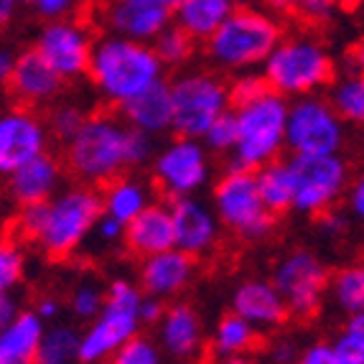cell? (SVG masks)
Returning <instances> with one entry per match:
<instances>
[{
    "instance_id": "1",
    "label": "cell",
    "mask_w": 364,
    "mask_h": 364,
    "mask_svg": "<svg viewBox=\"0 0 364 364\" xmlns=\"http://www.w3.org/2000/svg\"><path fill=\"white\" fill-rule=\"evenodd\" d=\"M102 217V199L95 186H72L43 204L18 209L21 237L31 240L51 260H67L82 247Z\"/></svg>"
},
{
    "instance_id": "2",
    "label": "cell",
    "mask_w": 364,
    "mask_h": 364,
    "mask_svg": "<svg viewBox=\"0 0 364 364\" xmlns=\"http://www.w3.org/2000/svg\"><path fill=\"white\" fill-rule=\"evenodd\" d=\"M164 69L166 67L161 64L151 43L107 33L95 41L87 77L92 79V85L105 102L122 107L151 85L161 82Z\"/></svg>"
},
{
    "instance_id": "3",
    "label": "cell",
    "mask_w": 364,
    "mask_h": 364,
    "mask_svg": "<svg viewBox=\"0 0 364 364\" xmlns=\"http://www.w3.org/2000/svg\"><path fill=\"white\" fill-rule=\"evenodd\" d=\"M283 38V31L273 13L257 8H235L230 18L207 38V56L219 69L250 72L262 67L267 54Z\"/></svg>"
},
{
    "instance_id": "4",
    "label": "cell",
    "mask_w": 364,
    "mask_h": 364,
    "mask_svg": "<svg viewBox=\"0 0 364 364\" xmlns=\"http://www.w3.org/2000/svg\"><path fill=\"white\" fill-rule=\"evenodd\" d=\"M336 72L334 56L318 38L288 36L262 61V77L280 97H306L331 85Z\"/></svg>"
},
{
    "instance_id": "5",
    "label": "cell",
    "mask_w": 364,
    "mask_h": 364,
    "mask_svg": "<svg viewBox=\"0 0 364 364\" xmlns=\"http://www.w3.org/2000/svg\"><path fill=\"white\" fill-rule=\"evenodd\" d=\"M125 135L128 125L117 117L105 115H87L82 128L67 140L64 161L72 176L79 178L87 186H105L107 181L117 178L125 161Z\"/></svg>"
},
{
    "instance_id": "6",
    "label": "cell",
    "mask_w": 364,
    "mask_h": 364,
    "mask_svg": "<svg viewBox=\"0 0 364 364\" xmlns=\"http://www.w3.org/2000/svg\"><path fill=\"white\" fill-rule=\"evenodd\" d=\"M140 301L143 288L135 286L133 280L117 278L109 283L105 291L102 311L79 334V364L107 362L122 344L138 336Z\"/></svg>"
},
{
    "instance_id": "7",
    "label": "cell",
    "mask_w": 364,
    "mask_h": 364,
    "mask_svg": "<svg viewBox=\"0 0 364 364\" xmlns=\"http://www.w3.org/2000/svg\"><path fill=\"white\" fill-rule=\"evenodd\" d=\"M237 146L232 151V166L257 171L270 164L286 148L288 100L278 92H265L262 97L235 107Z\"/></svg>"
},
{
    "instance_id": "8",
    "label": "cell",
    "mask_w": 364,
    "mask_h": 364,
    "mask_svg": "<svg viewBox=\"0 0 364 364\" xmlns=\"http://www.w3.org/2000/svg\"><path fill=\"white\" fill-rule=\"evenodd\" d=\"M214 214L219 225L245 242H260L275 227V217L257 194L255 171L237 166H230L214 186Z\"/></svg>"
},
{
    "instance_id": "9",
    "label": "cell",
    "mask_w": 364,
    "mask_h": 364,
    "mask_svg": "<svg viewBox=\"0 0 364 364\" xmlns=\"http://www.w3.org/2000/svg\"><path fill=\"white\" fill-rule=\"evenodd\" d=\"M230 109V90L212 72H186L171 82V130L196 138Z\"/></svg>"
},
{
    "instance_id": "10",
    "label": "cell",
    "mask_w": 364,
    "mask_h": 364,
    "mask_svg": "<svg viewBox=\"0 0 364 364\" xmlns=\"http://www.w3.org/2000/svg\"><path fill=\"white\" fill-rule=\"evenodd\" d=\"M286 146L293 156H326L344 146V120L328 100L306 95L288 102Z\"/></svg>"
},
{
    "instance_id": "11",
    "label": "cell",
    "mask_w": 364,
    "mask_h": 364,
    "mask_svg": "<svg viewBox=\"0 0 364 364\" xmlns=\"http://www.w3.org/2000/svg\"><path fill=\"white\" fill-rule=\"evenodd\" d=\"M291 168L296 181L293 209L309 217H318L334 209L349 186V166L339 153L293 156Z\"/></svg>"
},
{
    "instance_id": "12",
    "label": "cell",
    "mask_w": 364,
    "mask_h": 364,
    "mask_svg": "<svg viewBox=\"0 0 364 364\" xmlns=\"http://www.w3.org/2000/svg\"><path fill=\"white\" fill-rule=\"evenodd\" d=\"M273 286L286 301L288 314L309 318L323 301L328 288V270L311 250H293L275 265Z\"/></svg>"
},
{
    "instance_id": "13",
    "label": "cell",
    "mask_w": 364,
    "mask_h": 364,
    "mask_svg": "<svg viewBox=\"0 0 364 364\" xmlns=\"http://www.w3.org/2000/svg\"><path fill=\"white\" fill-rule=\"evenodd\" d=\"M209 173V153L196 138L178 135L153 158V178L168 199L196 196V191L207 186Z\"/></svg>"
},
{
    "instance_id": "14",
    "label": "cell",
    "mask_w": 364,
    "mask_h": 364,
    "mask_svg": "<svg viewBox=\"0 0 364 364\" xmlns=\"http://www.w3.org/2000/svg\"><path fill=\"white\" fill-rule=\"evenodd\" d=\"M33 49L64 82H72V79L85 77L90 69L95 36L77 18L46 21L36 33Z\"/></svg>"
},
{
    "instance_id": "15",
    "label": "cell",
    "mask_w": 364,
    "mask_h": 364,
    "mask_svg": "<svg viewBox=\"0 0 364 364\" xmlns=\"http://www.w3.org/2000/svg\"><path fill=\"white\" fill-rule=\"evenodd\" d=\"M49 148V128L31 107L0 112V176H8Z\"/></svg>"
},
{
    "instance_id": "16",
    "label": "cell",
    "mask_w": 364,
    "mask_h": 364,
    "mask_svg": "<svg viewBox=\"0 0 364 364\" xmlns=\"http://www.w3.org/2000/svg\"><path fill=\"white\" fill-rule=\"evenodd\" d=\"M105 23L115 36L151 43L173 23V8L168 0H109L105 6Z\"/></svg>"
},
{
    "instance_id": "17",
    "label": "cell",
    "mask_w": 364,
    "mask_h": 364,
    "mask_svg": "<svg viewBox=\"0 0 364 364\" xmlns=\"http://www.w3.org/2000/svg\"><path fill=\"white\" fill-rule=\"evenodd\" d=\"M171 219H173V247L183 250L186 255L199 257L212 252L219 242L217 214L196 196H181L171 204Z\"/></svg>"
},
{
    "instance_id": "18",
    "label": "cell",
    "mask_w": 364,
    "mask_h": 364,
    "mask_svg": "<svg viewBox=\"0 0 364 364\" xmlns=\"http://www.w3.org/2000/svg\"><path fill=\"white\" fill-rule=\"evenodd\" d=\"M6 87L16 102L33 109L54 102L64 90V79L41 59L36 49H26L16 54V67Z\"/></svg>"
},
{
    "instance_id": "19",
    "label": "cell",
    "mask_w": 364,
    "mask_h": 364,
    "mask_svg": "<svg viewBox=\"0 0 364 364\" xmlns=\"http://www.w3.org/2000/svg\"><path fill=\"white\" fill-rule=\"evenodd\" d=\"M6 194L16 207H31V204H43L51 196L59 194L61 178H64V166L49 151L41 156L31 158L23 166L8 173Z\"/></svg>"
},
{
    "instance_id": "20",
    "label": "cell",
    "mask_w": 364,
    "mask_h": 364,
    "mask_svg": "<svg viewBox=\"0 0 364 364\" xmlns=\"http://www.w3.org/2000/svg\"><path fill=\"white\" fill-rule=\"evenodd\" d=\"M196 273V257L186 255L183 250L171 247L158 252V255L143 257L140 262V288L146 296L156 298H173L194 280Z\"/></svg>"
},
{
    "instance_id": "21",
    "label": "cell",
    "mask_w": 364,
    "mask_h": 364,
    "mask_svg": "<svg viewBox=\"0 0 364 364\" xmlns=\"http://www.w3.org/2000/svg\"><path fill=\"white\" fill-rule=\"evenodd\" d=\"M232 311L242 316L245 321L260 331V328H275L288 321V306L273 286V280L250 278L242 280L232 293Z\"/></svg>"
},
{
    "instance_id": "22",
    "label": "cell",
    "mask_w": 364,
    "mask_h": 364,
    "mask_svg": "<svg viewBox=\"0 0 364 364\" xmlns=\"http://www.w3.org/2000/svg\"><path fill=\"white\" fill-rule=\"evenodd\" d=\"M125 245L135 257H151L173 247V219L171 207L151 201L133 222L125 225Z\"/></svg>"
},
{
    "instance_id": "23",
    "label": "cell",
    "mask_w": 364,
    "mask_h": 364,
    "mask_svg": "<svg viewBox=\"0 0 364 364\" xmlns=\"http://www.w3.org/2000/svg\"><path fill=\"white\" fill-rule=\"evenodd\" d=\"M161 349L173 359H191L201 352L204 328L201 318L188 304H173L164 311V318L158 321Z\"/></svg>"
},
{
    "instance_id": "24",
    "label": "cell",
    "mask_w": 364,
    "mask_h": 364,
    "mask_svg": "<svg viewBox=\"0 0 364 364\" xmlns=\"http://www.w3.org/2000/svg\"><path fill=\"white\" fill-rule=\"evenodd\" d=\"M120 112L128 128L148 135L166 133V130H171V85L166 79H161L146 92H140L138 97L122 105Z\"/></svg>"
},
{
    "instance_id": "25",
    "label": "cell",
    "mask_w": 364,
    "mask_h": 364,
    "mask_svg": "<svg viewBox=\"0 0 364 364\" xmlns=\"http://www.w3.org/2000/svg\"><path fill=\"white\" fill-rule=\"evenodd\" d=\"M46 331L36 311H18L0 328V364H31Z\"/></svg>"
},
{
    "instance_id": "26",
    "label": "cell",
    "mask_w": 364,
    "mask_h": 364,
    "mask_svg": "<svg viewBox=\"0 0 364 364\" xmlns=\"http://www.w3.org/2000/svg\"><path fill=\"white\" fill-rule=\"evenodd\" d=\"M235 8L237 0H181L173 6V23L194 41H207Z\"/></svg>"
},
{
    "instance_id": "27",
    "label": "cell",
    "mask_w": 364,
    "mask_h": 364,
    "mask_svg": "<svg viewBox=\"0 0 364 364\" xmlns=\"http://www.w3.org/2000/svg\"><path fill=\"white\" fill-rule=\"evenodd\" d=\"M102 214L112 217L120 225H128L151 204V186L133 176H117L105 183L102 194Z\"/></svg>"
},
{
    "instance_id": "28",
    "label": "cell",
    "mask_w": 364,
    "mask_h": 364,
    "mask_svg": "<svg viewBox=\"0 0 364 364\" xmlns=\"http://www.w3.org/2000/svg\"><path fill=\"white\" fill-rule=\"evenodd\" d=\"M257 194L262 204L273 217L288 214L293 209V196H296V181H293L291 161H270L255 171Z\"/></svg>"
},
{
    "instance_id": "29",
    "label": "cell",
    "mask_w": 364,
    "mask_h": 364,
    "mask_svg": "<svg viewBox=\"0 0 364 364\" xmlns=\"http://www.w3.org/2000/svg\"><path fill=\"white\" fill-rule=\"evenodd\" d=\"M257 344V328L235 311L219 318L212 334V349L217 357H242Z\"/></svg>"
},
{
    "instance_id": "30",
    "label": "cell",
    "mask_w": 364,
    "mask_h": 364,
    "mask_svg": "<svg viewBox=\"0 0 364 364\" xmlns=\"http://www.w3.org/2000/svg\"><path fill=\"white\" fill-rule=\"evenodd\" d=\"M31 364H79V331L72 326H49Z\"/></svg>"
},
{
    "instance_id": "31",
    "label": "cell",
    "mask_w": 364,
    "mask_h": 364,
    "mask_svg": "<svg viewBox=\"0 0 364 364\" xmlns=\"http://www.w3.org/2000/svg\"><path fill=\"white\" fill-rule=\"evenodd\" d=\"M331 298L346 314H359L364 311V265H346L341 267L334 278L328 280Z\"/></svg>"
},
{
    "instance_id": "32",
    "label": "cell",
    "mask_w": 364,
    "mask_h": 364,
    "mask_svg": "<svg viewBox=\"0 0 364 364\" xmlns=\"http://www.w3.org/2000/svg\"><path fill=\"white\" fill-rule=\"evenodd\" d=\"M151 46L164 67H181V64H186L194 56L196 41L188 36L186 31L178 28L176 23H171L153 38Z\"/></svg>"
},
{
    "instance_id": "33",
    "label": "cell",
    "mask_w": 364,
    "mask_h": 364,
    "mask_svg": "<svg viewBox=\"0 0 364 364\" xmlns=\"http://www.w3.org/2000/svg\"><path fill=\"white\" fill-rule=\"evenodd\" d=\"M328 102L334 105V109L344 122L364 128V77L346 74L339 85H334Z\"/></svg>"
},
{
    "instance_id": "34",
    "label": "cell",
    "mask_w": 364,
    "mask_h": 364,
    "mask_svg": "<svg viewBox=\"0 0 364 364\" xmlns=\"http://www.w3.org/2000/svg\"><path fill=\"white\" fill-rule=\"evenodd\" d=\"M26 257L23 250L11 237H0V293H13L23 280Z\"/></svg>"
},
{
    "instance_id": "35",
    "label": "cell",
    "mask_w": 364,
    "mask_h": 364,
    "mask_svg": "<svg viewBox=\"0 0 364 364\" xmlns=\"http://www.w3.org/2000/svg\"><path fill=\"white\" fill-rule=\"evenodd\" d=\"M201 143L207 151L214 153H232L237 146V120L235 109H227L217 120L207 128V133L201 135Z\"/></svg>"
},
{
    "instance_id": "36",
    "label": "cell",
    "mask_w": 364,
    "mask_h": 364,
    "mask_svg": "<svg viewBox=\"0 0 364 364\" xmlns=\"http://www.w3.org/2000/svg\"><path fill=\"white\" fill-rule=\"evenodd\" d=\"M107 364H164V357H161V349H158L156 341L138 334L128 344H122L107 359Z\"/></svg>"
},
{
    "instance_id": "37",
    "label": "cell",
    "mask_w": 364,
    "mask_h": 364,
    "mask_svg": "<svg viewBox=\"0 0 364 364\" xmlns=\"http://www.w3.org/2000/svg\"><path fill=\"white\" fill-rule=\"evenodd\" d=\"M85 120H87L85 109L77 107V105H72V102H61L49 112L46 128H49V133L54 135V138L69 140L79 128H82V122Z\"/></svg>"
},
{
    "instance_id": "38",
    "label": "cell",
    "mask_w": 364,
    "mask_h": 364,
    "mask_svg": "<svg viewBox=\"0 0 364 364\" xmlns=\"http://www.w3.org/2000/svg\"><path fill=\"white\" fill-rule=\"evenodd\" d=\"M227 90H230V105L240 107V105H247V102H252V100L262 97L265 92H270V87H267L262 72H252V69H250V72L237 74V79Z\"/></svg>"
},
{
    "instance_id": "39",
    "label": "cell",
    "mask_w": 364,
    "mask_h": 364,
    "mask_svg": "<svg viewBox=\"0 0 364 364\" xmlns=\"http://www.w3.org/2000/svg\"><path fill=\"white\" fill-rule=\"evenodd\" d=\"M105 306V291L97 286V283H79L72 293V311L74 316L85 318V321H92L95 316L102 311Z\"/></svg>"
},
{
    "instance_id": "40",
    "label": "cell",
    "mask_w": 364,
    "mask_h": 364,
    "mask_svg": "<svg viewBox=\"0 0 364 364\" xmlns=\"http://www.w3.org/2000/svg\"><path fill=\"white\" fill-rule=\"evenodd\" d=\"M291 13L309 26H321L334 18V0H291Z\"/></svg>"
},
{
    "instance_id": "41",
    "label": "cell",
    "mask_w": 364,
    "mask_h": 364,
    "mask_svg": "<svg viewBox=\"0 0 364 364\" xmlns=\"http://www.w3.org/2000/svg\"><path fill=\"white\" fill-rule=\"evenodd\" d=\"M26 6L46 23V21L74 18V13H77V8H79V0H26Z\"/></svg>"
},
{
    "instance_id": "42",
    "label": "cell",
    "mask_w": 364,
    "mask_h": 364,
    "mask_svg": "<svg viewBox=\"0 0 364 364\" xmlns=\"http://www.w3.org/2000/svg\"><path fill=\"white\" fill-rule=\"evenodd\" d=\"M153 158V135L128 128L125 135V161L128 166H143Z\"/></svg>"
},
{
    "instance_id": "43",
    "label": "cell",
    "mask_w": 364,
    "mask_h": 364,
    "mask_svg": "<svg viewBox=\"0 0 364 364\" xmlns=\"http://www.w3.org/2000/svg\"><path fill=\"white\" fill-rule=\"evenodd\" d=\"M331 354H334V364H364V341L352 331H344L331 344Z\"/></svg>"
},
{
    "instance_id": "44",
    "label": "cell",
    "mask_w": 364,
    "mask_h": 364,
    "mask_svg": "<svg viewBox=\"0 0 364 364\" xmlns=\"http://www.w3.org/2000/svg\"><path fill=\"white\" fill-rule=\"evenodd\" d=\"M296 364H334L331 344H326V341H316V344L306 346L304 352L298 354Z\"/></svg>"
},
{
    "instance_id": "45",
    "label": "cell",
    "mask_w": 364,
    "mask_h": 364,
    "mask_svg": "<svg viewBox=\"0 0 364 364\" xmlns=\"http://www.w3.org/2000/svg\"><path fill=\"white\" fill-rule=\"evenodd\" d=\"M298 354H301V349H298V344L293 339H278L273 346H270V362L273 364H296Z\"/></svg>"
},
{
    "instance_id": "46",
    "label": "cell",
    "mask_w": 364,
    "mask_h": 364,
    "mask_svg": "<svg viewBox=\"0 0 364 364\" xmlns=\"http://www.w3.org/2000/svg\"><path fill=\"white\" fill-rule=\"evenodd\" d=\"M95 235L100 237V242H117V240L125 237V225H120L112 217H105L102 214L97 219V225H95Z\"/></svg>"
},
{
    "instance_id": "47",
    "label": "cell",
    "mask_w": 364,
    "mask_h": 364,
    "mask_svg": "<svg viewBox=\"0 0 364 364\" xmlns=\"http://www.w3.org/2000/svg\"><path fill=\"white\" fill-rule=\"evenodd\" d=\"M346 188H349V191H346V199H349V212H352L359 222H364V171Z\"/></svg>"
},
{
    "instance_id": "48",
    "label": "cell",
    "mask_w": 364,
    "mask_h": 364,
    "mask_svg": "<svg viewBox=\"0 0 364 364\" xmlns=\"http://www.w3.org/2000/svg\"><path fill=\"white\" fill-rule=\"evenodd\" d=\"M164 301L156 296H143L140 301V309H138V316H140V323H158L164 318Z\"/></svg>"
},
{
    "instance_id": "49",
    "label": "cell",
    "mask_w": 364,
    "mask_h": 364,
    "mask_svg": "<svg viewBox=\"0 0 364 364\" xmlns=\"http://www.w3.org/2000/svg\"><path fill=\"white\" fill-rule=\"evenodd\" d=\"M344 67L346 74H354V77H364V38L362 41H354L344 54Z\"/></svg>"
},
{
    "instance_id": "50",
    "label": "cell",
    "mask_w": 364,
    "mask_h": 364,
    "mask_svg": "<svg viewBox=\"0 0 364 364\" xmlns=\"http://www.w3.org/2000/svg\"><path fill=\"white\" fill-rule=\"evenodd\" d=\"M318 225H321V232H326L328 237H336V235H341V232L346 230V219H344V214H339L336 209H328V212H323V214H318Z\"/></svg>"
},
{
    "instance_id": "51",
    "label": "cell",
    "mask_w": 364,
    "mask_h": 364,
    "mask_svg": "<svg viewBox=\"0 0 364 364\" xmlns=\"http://www.w3.org/2000/svg\"><path fill=\"white\" fill-rule=\"evenodd\" d=\"M18 311H21L18 301H16V296H13V293H0V328L6 326V323L11 321Z\"/></svg>"
},
{
    "instance_id": "52",
    "label": "cell",
    "mask_w": 364,
    "mask_h": 364,
    "mask_svg": "<svg viewBox=\"0 0 364 364\" xmlns=\"http://www.w3.org/2000/svg\"><path fill=\"white\" fill-rule=\"evenodd\" d=\"M13 67H16V51L0 46V85H8V79L13 74Z\"/></svg>"
},
{
    "instance_id": "53",
    "label": "cell",
    "mask_w": 364,
    "mask_h": 364,
    "mask_svg": "<svg viewBox=\"0 0 364 364\" xmlns=\"http://www.w3.org/2000/svg\"><path fill=\"white\" fill-rule=\"evenodd\" d=\"M23 0H0V28L8 23H13V18L18 16Z\"/></svg>"
},
{
    "instance_id": "54",
    "label": "cell",
    "mask_w": 364,
    "mask_h": 364,
    "mask_svg": "<svg viewBox=\"0 0 364 364\" xmlns=\"http://www.w3.org/2000/svg\"><path fill=\"white\" fill-rule=\"evenodd\" d=\"M36 314L41 316L43 321H51V318L59 316V301H54V298H41L36 304Z\"/></svg>"
},
{
    "instance_id": "55",
    "label": "cell",
    "mask_w": 364,
    "mask_h": 364,
    "mask_svg": "<svg viewBox=\"0 0 364 364\" xmlns=\"http://www.w3.org/2000/svg\"><path fill=\"white\" fill-rule=\"evenodd\" d=\"M346 331H352L354 336H359V339L364 341V311H359V314H352V316H349Z\"/></svg>"
},
{
    "instance_id": "56",
    "label": "cell",
    "mask_w": 364,
    "mask_h": 364,
    "mask_svg": "<svg viewBox=\"0 0 364 364\" xmlns=\"http://www.w3.org/2000/svg\"><path fill=\"white\" fill-rule=\"evenodd\" d=\"M267 13L273 16H283V13H291V0H265Z\"/></svg>"
},
{
    "instance_id": "57",
    "label": "cell",
    "mask_w": 364,
    "mask_h": 364,
    "mask_svg": "<svg viewBox=\"0 0 364 364\" xmlns=\"http://www.w3.org/2000/svg\"><path fill=\"white\" fill-rule=\"evenodd\" d=\"M336 8H344V11H352V8L362 6V0H334Z\"/></svg>"
},
{
    "instance_id": "58",
    "label": "cell",
    "mask_w": 364,
    "mask_h": 364,
    "mask_svg": "<svg viewBox=\"0 0 364 364\" xmlns=\"http://www.w3.org/2000/svg\"><path fill=\"white\" fill-rule=\"evenodd\" d=\"M217 364H250L245 357H219Z\"/></svg>"
},
{
    "instance_id": "59",
    "label": "cell",
    "mask_w": 364,
    "mask_h": 364,
    "mask_svg": "<svg viewBox=\"0 0 364 364\" xmlns=\"http://www.w3.org/2000/svg\"><path fill=\"white\" fill-rule=\"evenodd\" d=\"M359 151H362V156H364V128H362V135H359Z\"/></svg>"
},
{
    "instance_id": "60",
    "label": "cell",
    "mask_w": 364,
    "mask_h": 364,
    "mask_svg": "<svg viewBox=\"0 0 364 364\" xmlns=\"http://www.w3.org/2000/svg\"><path fill=\"white\" fill-rule=\"evenodd\" d=\"M168 3H171V8H173V6H176V3H181V0H168Z\"/></svg>"
},
{
    "instance_id": "61",
    "label": "cell",
    "mask_w": 364,
    "mask_h": 364,
    "mask_svg": "<svg viewBox=\"0 0 364 364\" xmlns=\"http://www.w3.org/2000/svg\"><path fill=\"white\" fill-rule=\"evenodd\" d=\"M0 207H3V194H0Z\"/></svg>"
},
{
    "instance_id": "62",
    "label": "cell",
    "mask_w": 364,
    "mask_h": 364,
    "mask_svg": "<svg viewBox=\"0 0 364 364\" xmlns=\"http://www.w3.org/2000/svg\"><path fill=\"white\" fill-rule=\"evenodd\" d=\"M362 3H364V0H362Z\"/></svg>"
}]
</instances>
